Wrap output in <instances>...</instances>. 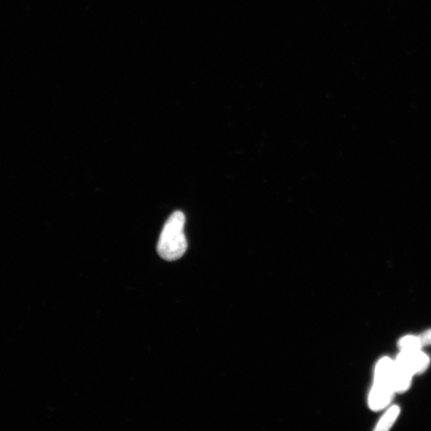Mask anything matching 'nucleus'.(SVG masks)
I'll list each match as a JSON object with an SVG mask.
<instances>
[{"label":"nucleus","mask_w":431,"mask_h":431,"mask_svg":"<svg viewBox=\"0 0 431 431\" xmlns=\"http://www.w3.org/2000/svg\"><path fill=\"white\" fill-rule=\"evenodd\" d=\"M185 224V216L180 211L174 212L167 220L157 244V253L162 259L168 261L178 260L187 250Z\"/></svg>","instance_id":"obj_1"},{"label":"nucleus","mask_w":431,"mask_h":431,"mask_svg":"<svg viewBox=\"0 0 431 431\" xmlns=\"http://www.w3.org/2000/svg\"><path fill=\"white\" fill-rule=\"evenodd\" d=\"M394 363L413 376L421 374L427 369L430 358L420 350H401Z\"/></svg>","instance_id":"obj_2"},{"label":"nucleus","mask_w":431,"mask_h":431,"mask_svg":"<svg viewBox=\"0 0 431 431\" xmlns=\"http://www.w3.org/2000/svg\"><path fill=\"white\" fill-rule=\"evenodd\" d=\"M394 393L390 384L374 381L369 398L370 409L375 411L385 409L391 403Z\"/></svg>","instance_id":"obj_3"},{"label":"nucleus","mask_w":431,"mask_h":431,"mask_svg":"<svg viewBox=\"0 0 431 431\" xmlns=\"http://www.w3.org/2000/svg\"><path fill=\"white\" fill-rule=\"evenodd\" d=\"M412 375L409 371L399 368L394 363V369L392 377V387L394 393H403L409 389Z\"/></svg>","instance_id":"obj_4"},{"label":"nucleus","mask_w":431,"mask_h":431,"mask_svg":"<svg viewBox=\"0 0 431 431\" xmlns=\"http://www.w3.org/2000/svg\"><path fill=\"white\" fill-rule=\"evenodd\" d=\"M394 369V361L387 357L381 359L376 365L374 381L388 383L392 386Z\"/></svg>","instance_id":"obj_5"},{"label":"nucleus","mask_w":431,"mask_h":431,"mask_svg":"<svg viewBox=\"0 0 431 431\" xmlns=\"http://www.w3.org/2000/svg\"><path fill=\"white\" fill-rule=\"evenodd\" d=\"M400 413V409L398 406H392L390 407L387 411L384 413L380 422L377 424L376 430L387 431L391 429L397 419Z\"/></svg>","instance_id":"obj_6"},{"label":"nucleus","mask_w":431,"mask_h":431,"mask_svg":"<svg viewBox=\"0 0 431 431\" xmlns=\"http://www.w3.org/2000/svg\"><path fill=\"white\" fill-rule=\"evenodd\" d=\"M401 350H420L423 347L419 337L415 336H406L399 341Z\"/></svg>","instance_id":"obj_7"},{"label":"nucleus","mask_w":431,"mask_h":431,"mask_svg":"<svg viewBox=\"0 0 431 431\" xmlns=\"http://www.w3.org/2000/svg\"><path fill=\"white\" fill-rule=\"evenodd\" d=\"M420 340L422 347L431 345V329L424 331L423 333L418 336Z\"/></svg>","instance_id":"obj_8"}]
</instances>
